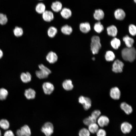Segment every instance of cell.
Masks as SVG:
<instances>
[{"label":"cell","instance_id":"34","mask_svg":"<svg viewBox=\"0 0 136 136\" xmlns=\"http://www.w3.org/2000/svg\"><path fill=\"white\" fill-rule=\"evenodd\" d=\"M8 19L5 14L0 13V25H5L7 23Z\"/></svg>","mask_w":136,"mask_h":136},{"label":"cell","instance_id":"14","mask_svg":"<svg viewBox=\"0 0 136 136\" xmlns=\"http://www.w3.org/2000/svg\"><path fill=\"white\" fill-rule=\"evenodd\" d=\"M114 14L115 18L119 20H122L124 19L125 16L124 11L120 9H117L115 11Z\"/></svg>","mask_w":136,"mask_h":136},{"label":"cell","instance_id":"4","mask_svg":"<svg viewBox=\"0 0 136 136\" xmlns=\"http://www.w3.org/2000/svg\"><path fill=\"white\" fill-rule=\"evenodd\" d=\"M41 130L46 136H50L53 132V125L50 122H46L42 126Z\"/></svg>","mask_w":136,"mask_h":136},{"label":"cell","instance_id":"43","mask_svg":"<svg viewBox=\"0 0 136 136\" xmlns=\"http://www.w3.org/2000/svg\"><path fill=\"white\" fill-rule=\"evenodd\" d=\"M3 56V51L0 49V59L2 58Z\"/></svg>","mask_w":136,"mask_h":136},{"label":"cell","instance_id":"6","mask_svg":"<svg viewBox=\"0 0 136 136\" xmlns=\"http://www.w3.org/2000/svg\"><path fill=\"white\" fill-rule=\"evenodd\" d=\"M123 63L118 59L116 60L113 63L112 65V71L115 73H121L122 72Z\"/></svg>","mask_w":136,"mask_h":136},{"label":"cell","instance_id":"47","mask_svg":"<svg viewBox=\"0 0 136 136\" xmlns=\"http://www.w3.org/2000/svg\"></svg>","mask_w":136,"mask_h":136},{"label":"cell","instance_id":"7","mask_svg":"<svg viewBox=\"0 0 136 136\" xmlns=\"http://www.w3.org/2000/svg\"><path fill=\"white\" fill-rule=\"evenodd\" d=\"M42 87L44 93L48 95L51 94L54 91V88L53 85L49 82L44 83Z\"/></svg>","mask_w":136,"mask_h":136},{"label":"cell","instance_id":"46","mask_svg":"<svg viewBox=\"0 0 136 136\" xmlns=\"http://www.w3.org/2000/svg\"><path fill=\"white\" fill-rule=\"evenodd\" d=\"M134 1L135 3H136V0H134Z\"/></svg>","mask_w":136,"mask_h":136},{"label":"cell","instance_id":"27","mask_svg":"<svg viewBox=\"0 0 136 136\" xmlns=\"http://www.w3.org/2000/svg\"><path fill=\"white\" fill-rule=\"evenodd\" d=\"M20 129L23 136H30L31 130L29 127L27 125L23 126Z\"/></svg>","mask_w":136,"mask_h":136},{"label":"cell","instance_id":"19","mask_svg":"<svg viewBox=\"0 0 136 136\" xmlns=\"http://www.w3.org/2000/svg\"><path fill=\"white\" fill-rule=\"evenodd\" d=\"M62 86L63 88L67 91L72 90L74 87L72 81L70 79L65 80L62 83Z\"/></svg>","mask_w":136,"mask_h":136},{"label":"cell","instance_id":"41","mask_svg":"<svg viewBox=\"0 0 136 136\" xmlns=\"http://www.w3.org/2000/svg\"><path fill=\"white\" fill-rule=\"evenodd\" d=\"M4 136H15L13 132L10 130L6 131L5 132Z\"/></svg>","mask_w":136,"mask_h":136},{"label":"cell","instance_id":"11","mask_svg":"<svg viewBox=\"0 0 136 136\" xmlns=\"http://www.w3.org/2000/svg\"><path fill=\"white\" fill-rule=\"evenodd\" d=\"M42 17L45 21L50 22L53 20L54 17V14L52 11L46 10L42 14Z\"/></svg>","mask_w":136,"mask_h":136},{"label":"cell","instance_id":"5","mask_svg":"<svg viewBox=\"0 0 136 136\" xmlns=\"http://www.w3.org/2000/svg\"><path fill=\"white\" fill-rule=\"evenodd\" d=\"M78 101L80 103L83 105L85 110H88L91 107V101L88 97L81 96L79 98Z\"/></svg>","mask_w":136,"mask_h":136},{"label":"cell","instance_id":"29","mask_svg":"<svg viewBox=\"0 0 136 136\" xmlns=\"http://www.w3.org/2000/svg\"><path fill=\"white\" fill-rule=\"evenodd\" d=\"M88 126L89 131L93 134L96 133L99 129L98 126L96 123H92Z\"/></svg>","mask_w":136,"mask_h":136},{"label":"cell","instance_id":"9","mask_svg":"<svg viewBox=\"0 0 136 136\" xmlns=\"http://www.w3.org/2000/svg\"><path fill=\"white\" fill-rule=\"evenodd\" d=\"M132 128V125L127 122H123L120 126V129L121 131L123 133L125 134L130 133Z\"/></svg>","mask_w":136,"mask_h":136},{"label":"cell","instance_id":"44","mask_svg":"<svg viewBox=\"0 0 136 136\" xmlns=\"http://www.w3.org/2000/svg\"><path fill=\"white\" fill-rule=\"evenodd\" d=\"M1 135H2L0 129V136H1Z\"/></svg>","mask_w":136,"mask_h":136},{"label":"cell","instance_id":"35","mask_svg":"<svg viewBox=\"0 0 136 136\" xmlns=\"http://www.w3.org/2000/svg\"><path fill=\"white\" fill-rule=\"evenodd\" d=\"M94 28L95 31L98 33L101 32L104 29L103 26L99 21L95 24Z\"/></svg>","mask_w":136,"mask_h":136},{"label":"cell","instance_id":"22","mask_svg":"<svg viewBox=\"0 0 136 136\" xmlns=\"http://www.w3.org/2000/svg\"><path fill=\"white\" fill-rule=\"evenodd\" d=\"M31 76L28 72L23 73L20 75V78L22 81L24 83L30 82L31 80Z\"/></svg>","mask_w":136,"mask_h":136},{"label":"cell","instance_id":"10","mask_svg":"<svg viewBox=\"0 0 136 136\" xmlns=\"http://www.w3.org/2000/svg\"><path fill=\"white\" fill-rule=\"evenodd\" d=\"M97 122L99 126L101 127H103L108 125L109 122V120L107 116L102 115L98 118Z\"/></svg>","mask_w":136,"mask_h":136},{"label":"cell","instance_id":"8","mask_svg":"<svg viewBox=\"0 0 136 136\" xmlns=\"http://www.w3.org/2000/svg\"><path fill=\"white\" fill-rule=\"evenodd\" d=\"M46 59L49 63H54L57 61L58 56L55 52L50 51L46 55Z\"/></svg>","mask_w":136,"mask_h":136},{"label":"cell","instance_id":"42","mask_svg":"<svg viewBox=\"0 0 136 136\" xmlns=\"http://www.w3.org/2000/svg\"><path fill=\"white\" fill-rule=\"evenodd\" d=\"M16 134L17 136H23L20 129H18L16 132Z\"/></svg>","mask_w":136,"mask_h":136},{"label":"cell","instance_id":"23","mask_svg":"<svg viewBox=\"0 0 136 136\" xmlns=\"http://www.w3.org/2000/svg\"><path fill=\"white\" fill-rule=\"evenodd\" d=\"M13 31L14 36L17 38L22 36L24 33L23 28L21 27L17 26L14 27Z\"/></svg>","mask_w":136,"mask_h":136},{"label":"cell","instance_id":"40","mask_svg":"<svg viewBox=\"0 0 136 136\" xmlns=\"http://www.w3.org/2000/svg\"><path fill=\"white\" fill-rule=\"evenodd\" d=\"M96 133L97 136H106V135L105 130L101 128L98 129Z\"/></svg>","mask_w":136,"mask_h":136},{"label":"cell","instance_id":"39","mask_svg":"<svg viewBox=\"0 0 136 136\" xmlns=\"http://www.w3.org/2000/svg\"><path fill=\"white\" fill-rule=\"evenodd\" d=\"M129 30L130 34L133 36H134L136 34V27L133 24L130 25L129 26Z\"/></svg>","mask_w":136,"mask_h":136},{"label":"cell","instance_id":"2","mask_svg":"<svg viewBox=\"0 0 136 136\" xmlns=\"http://www.w3.org/2000/svg\"><path fill=\"white\" fill-rule=\"evenodd\" d=\"M91 50L93 54H97L101 47L99 37L97 36H93L91 39Z\"/></svg>","mask_w":136,"mask_h":136},{"label":"cell","instance_id":"1","mask_svg":"<svg viewBox=\"0 0 136 136\" xmlns=\"http://www.w3.org/2000/svg\"><path fill=\"white\" fill-rule=\"evenodd\" d=\"M121 54L124 60L132 62L135 58L136 50L134 47H132L125 48L122 50Z\"/></svg>","mask_w":136,"mask_h":136},{"label":"cell","instance_id":"37","mask_svg":"<svg viewBox=\"0 0 136 136\" xmlns=\"http://www.w3.org/2000/svg\"><path fill=\"white\" fill-rule=\"evenodd\" d=\"M83 122L85 125L88 126L91 124L96 122L90 116L85 118L83 120Z\"/></svg>","mask_w":136,"mask_h":136},{"label":"cell","instance_id":"17","mask_svg":"<svg viewBox=\"0 0 136 136\" xmlns=\"http://www.w3.org/2000/svg\"><path fill=\"white\" fill-rule=\"evenodd\" d=\"M51 8L53 11L56 12H58L62 10V5L60 2L56 1L52 3Z\"/></svg>","mask_w":136,"mask_h":136},{"label":"cell","instance_id":"45","mask_svg":"<svg viewBox=\"0 0 136 136\" xmlns=\"http://www.w3.org/2000/svg\"><path fill=\"white\" fill-rule=\"evenodd\" d=\"M92 59L94 60L95 59V58L94 57H93V58H92Z\"/></svg>","mask_w":136,"mask_h":136},{"label":"cell","instance_id":"3","mask_svg":"<svg viewBox=\"0 0 136 136\" xmlns=\"http://www.w3.org/2000/svg\"><path fill=\"white\" fill-rule=\"evenodd\" d=\"M40 70L36 71V74L37 77L40 79H43L47 78L51 71L43 64L38 65Z\"/></svg>","mask_w":136,"mask_h":136},{"label":"cell","instance_id":"38","mask_svg":"<svg viewBox=\"0 0 136 136\" xmlns=\"http://www.w3.org/2000/svg\"><path fill=\"white\" fill-rule=\"evenodd\" d=\"M101 113V112L99 110H95L92 113L91 116L93 119L97 121V120L99 117Z\"/></svg>","mask_w":136,"mask_h":136},{"label":"cell","instance_id":"24","mask_svg":"<svg viewBox=\"0 0 136 136\" xmlns=\"http://www.w3.org/2000/svg\"><path fill=\"white\" fill-rule=\"evenodd\" d=\"M104 16V14L103 11L100 9L96 10L93 14L95 19L98 20L103 19Z\"/></svg>","mask_w":136,"mask_h":136},{"label":"cell","instance_id":"13","mask_svg":"<svg viewBox=\"0 0 136 136\" xmlns=\"http://www.w3.org/2000/svg\"><path fill=\"white\" fill-rule=\"evenodd\" d=\"M60 13L62 17L65 19H68L72 15L71 11L70 9L66 8L62 9Z\"/></svg>","mask_w":136,"mask_h":136},{"label":"cell","instance_id":"33","mask_svg":"<svg viewBox=\"0 0 136 136\" xmlns=\"http://www.w3.org/2000/svg\"><path fill=\"white\" fill-rule=\"evenodd\" d=\"M8 92L5 89L0 88V100H4L6 99L8 94Z\"/></svg>","mask_w":136,"mask_h":136},{"label":"cell","instance_id":"18","mask_svg":"<svg viewBox=\"0 0 136 136\" xmlns=\"http://www.w3.org/2000/svg\"><path fill=\"white\" fill-rule=\"evenodd\" d=\"M80 30L83 33H86L90 30V26L89 23L88 22L82 23L79 25Z\"/></svg>","mask_w":136,"mask_h":136},{"label":"cell","instance_id":"26","mask_svg":"<svg viewBox=\"0 0 136 136\" xmlns=\"http://www.w3.org/2000/svg\"><path fill=\"white\" fill-rule=\"evenodd\" d=\"M58 30L57 28L53 26L50 27L47 30V33L48 36L50 38L54 37L57 34Z\"/></svg>","mask_w":136,"mask_h":136},{"label":"cell","instance_id":"20","mask_svg":"<svg viewBox=\"0 0 136 136\" xmlns=\"http://www.w3.org/2000/svg\"><path fill=\"white\" fill-rule=\"evenodd\" d=\"M73 29L72 27L68 25H65L62 26L61 28L62 33L65 35H70L72 33Z\"/></svg>","mask_w":136,"mask_h":136},{"label":"cell","instance_id":"25","mask_svg":"<svg viewBox=\"0 0 136 136\" xmlns=\"http://www.w3.org/2000/svg\"><path fill=\"white\" fill-rule=\"evenodd\" d=\"M123 40L127 47L130 48L132 47L134 42L133 39L127 35L123 37Z\"/></svg>","mask_w":136,"mask_h":136},{"label":"cell","instance_id":"30","mask_svg":"<svg viewBox=\"0 0 136 136\" xmlns=\"http://www.w3.org/2000/svg\"><path fill=\"white\" fill-rule=\"evenodd\" d=\"M105 57L107 61H110L114 60L115 58V56L112 51H109L106 52Z\"/></svg>","mask_w":136,"mask_h":136},{"label":"cell","instance_id":"16","mask_svg":"<svg viewBox=\"0 0 136 136\" xmlns=\"http://www.w3.org/2000/svg\"><path fill=\"white\" fill-rule=\"evenodd\" d=\"M120 107L121 109L127 115L130 114L132 112V109L131 106L125 102L121 103Z\"/></svg>","mask_w":136,"mask_h":136},{"label":"cell","instance_id":"21","mask_svg":"<svg viewBox=\"0 0 136 136\" xmlns=\"http://www.w3.org/2000/svg\"><path fill=\"white\" fill-rule=\"evenodd\" d=\"M108 35L113 37H115L117 33L116 27L114 25H112L108 27L107 28Z\"/></svg>","mask_w":136,"mask_h":136},{"label":"cell","instance_id":"28","mask_svg":"<svg viewBox=\"0 0 136 136\" xmlns=\"http://www.w3.org/2000/svg\"><path fill=\"white\" fill-rule=\"evenodd\" d=\"M35 10L38 13L42 14L46 11L45 6L43 3H39L36 6Z\"/></svg>","mask_w":136,"mask_h":136},{"label":"cell","instance_id":"31","mask_svg":"<svg viewBox=\"0 0 136 136\" xmlns=\"http://www.w3.org/2000/svg\"><path fill=\"white\" fill-rule=\"evenodd\" d=\"M111 44L112 46L114 49H117L120 46V41L119 39L115 38L112 40Z\"/></svg>","mask_w":136,"mask_h":136},{"label":"cell","instance_id":"36","mask_svg":"<svg viewBox=\"0 0 136 136\" xmlns=\"http://www.w3.org/2000/svg\"><path fill=\"white\" fill-rule=\"evenodd\" d=\"M79 136H90V133L88 129L83 128L79 131Z\"/></svg>","mask_w":136,"mask_h":136},{"label":"cell","instance_id":"12","mask_svg":"<svg viewBox=\"0 0 136 136\" xmlns=\"http://www.w3.org/2000/svg\"><path fill=\"white\" fill-rule=\"evenodd\" d=\"M120 91L118 88L115 87L112 88L110 90V95L111 97L115 100L119 99L120 96Z\"/></svg>","mask_w":136,"mask_h":136},{"label":"cell","instance_id":"15","mask_svg":"<svg viewBox=\"0 0 136 136\" xmlns=\"http://www.w3.org/2000/svg\"><path fill=\"white\" fill-rule=\"evenodd\" d=\"M24 94L27 99H33L35 97L36 92L33 89L29 88L25 90Z\"/></svg>","mask_w":136,"mask_h":136},{"label":"cell","instance_id":"32","mask_svg":"<svg viewBox=\"0 0 136 136\" xmlns=\"http://www.w3.org/2000/svg\"><path fill=\"white\" fill-rule=\"evenodd\" d=\"M10 124L9 121L6 119H2L0 121V127L4 130L9 128Z\"/></svg>","mask_w":136,"mask_h":136}]
</instances>
